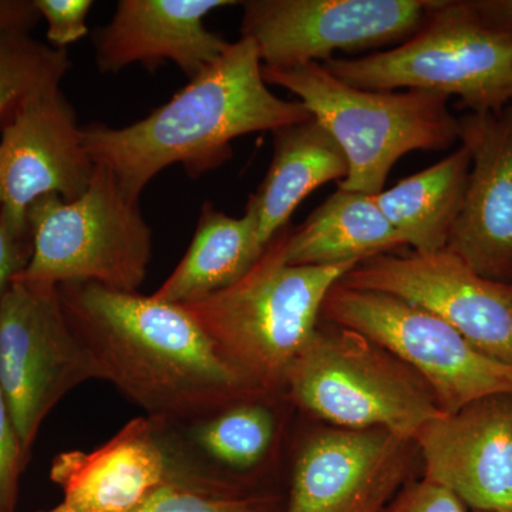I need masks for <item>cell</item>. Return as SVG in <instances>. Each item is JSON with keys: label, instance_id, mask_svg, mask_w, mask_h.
I'll return each instance as SVG.
<instances>
[{"label": "cell", "instance_id": "cell-1", "mask_svg": "<svg viewBox=\"0 0 512 512\" xmlns=\"http://www.w3.org/2000/svg\"><path fill=\"white\" fill-rule=\"evenodd\" d=\"M59 292L100 379L146 416L180 426L266 396L222 356L184 306L92 282L63 284Z\"/></svg>", "mask_w": 512, "mask_h": 512}, {"label": "cell", "instance_id": "cell-2", "mask_svg": "<svg viewBox=\"0 0 512 512\" xmlns=\"http://www.w3.org/2000/svg\"><path fill=\"white\" fill-rule=\"evenodd\" d=\"M312 117L301 101L269 90L255 43L241 37L144 119L121 128L93 124L82 128V138L94 165L111 171L138 200L165 168L180 164L200 177L227 163L235 138Z\"/></svg>", "mask_w": 512, "mask_h": 512}, {"label": "cell", "instance_id": "cell-3", "mask_svg": "<svg viewBox=\"0 0 512 512\" xmlns=\"http://www.w3.org/2000/svg\"><path fill=\"white\" fill-rule=\"evenodd\" d=\"M276 234L247 275L187 303L222 356L266 394H284L286 373L319 328L326 296L357 264L291 265Z\"/></svg>", "mask_w": 512, "mask_h": 512}, {"label": "cell", "instance_id": "cell-4", "mask_svg": "<svg viewBox=\"0 0 512 512\" xmlns=\"http://www.w3.org/2000/svg\"><path fill=\"white\" fill-rule=\"evenodd\" d=\"M268 84L298 97L329 131L349 163L339 188L376 195L394 164L412 151H443L458 141V119L444 94L406 90L372 92L342 82L322 63L268 67Z\"/></svg>", "mask_w": 512, "mask_h": 512}, {"label": "cell", "instance_id": "cell-5", "mask_svg": "<svg viewBox=\"0 0 512 512\" xmlns=\"http://www.w3.org/2000/svg\"><path fill=\"white\" fill-rule=\"evenodd\" d=\"M322 64L357 89L457 96L468 113L512 101V33L487 25L468 0H439L417 33L393 49Z\"/></svg>", "mask_w": 512, "mask_h": 512}, {"label": "cell", "instance_id": "cell-6", "mask_svg": "<svg viewBox=\"0 0 512 512\" xmlns=\"http://www.w3.org/2000/svg\"><path fill=\"white\" fill-rule=\"evenodd\" d=\"M284 396L332 427L386 429L413 440L443 414L412 367L379 343L336 325L319 326L293 360Z\"/></svg>", "mask_w": 512, "mask_h": 512}, {"label": "cell", "instance_id": "cell-7", "mask_svg": "<svg viewBox=\"0 0 512 512\" xmlns=\"http://www.w3.org/2000/svg\"><path fill=\"white\" fill-rule=\"evenodd\" d=\"M32 258L19 278L60 286L92 282L137 292L153 256V232L116 175L96 165L87 190L73 201L49 194L28 210Z\"/></svg>", "mask_w": 512, "mask_h": 512}, {"label": "cell", "instance_id": "cell-8", "mask_svg": "<svg viewBox=\"0 0 512 512\" xmlns=\"http://www.w3.org/2000/svg\"><path fill=\"white\" fill-rule=\"evenodd\" d=\"M320 318L355 330L412 367L433 390L443 414L484 397L512 394V365L485 355L444 320L397 296L338 282Z\"/></svg>", "mask_w": 512, "mask_h": 512}, {"label": "cell", "instance_id": "cell-9", "mask_svg": "<svg viewBox=\"0 0 512 512\" xmlns=\"http://www.w3.org/2000/svg\"><path fill=\"white\" fill-rule=\"evenodd\" d=\"M101 380L64 313L59 286L16 278L0 299V384L29 457L43 421L63 397Z\"/></svg>", "mask_w": 512, "mask_h": 512}, {"label": "cell", "instance_id": "cell-10", "mask_svg": "<svg viewBox=\"0 0 512 512\" xmlns=\"http://www.w3.org/2000/svg\"><path fill=\"white\" fill-rule=\"evenodd\" d=\"M439 0H249L241 2V37L268 67L325 63L338 50L406 42Z\"/></svg>", "mask_w": 512, "mask_h": 512}, {"label": "cell", "instance_id": "cell-11", "mask_svg": "<svg viewBox=\"0 0 512 512\" xmlns=\"http://www.w3.org/2000/svg\"><path fill=\"white\" fill-rule=\"evenodd\" d=\"M417 461L416 441L386 429L313 431L296 453L282 512H383Z\"/></svg>", "mask_w": 512, "mask_h": 512}, {"label": "cell", "instance_id": "cell-12", "mask_svg": "<svg viewBox=\"0 0 512 512\" xmlns=\"http://www.w3.org/2000/svg\"><path fill=\"white\" fill-rule=\"evenodd\" d=\"M340 282L412 302L485 355L512 365V285L483 278L446 249L377 255L357 264Z\"/></svg>", "mask_w": 512, "mask_h": 512}, {"label": "cell", "instance_id": "cell-13", "mask_svg": "<svg viewBox=\"0 0 512 512\" xmlns=\"http://www.w3.org/2000/svg\"><path fill=\"white\" fill-rule=\"evenodd\" d=\"M6 120L0 133V212L16 232L30 235V205L49 194L76 200L96 165L60 84L32 94Z\"/></svg>", "mask_w": 512, "mask_h": 512}, {"label": "cell", "instance_id": "cell-14", "mask_svg": "<svg viewBox=\"0 0 512 512\" xmlns=\"http://www.w3.org/2000/svg\"><path fill=\"white\" fill-rule=\"evenodd\" d=\"M201 470L174 424L138 417L99 448L59 454L50 478L62 503L37 512H131L168 481Z\"/></svg>", "mask_w": 512, "mask_h": 512}, {"label": "cell", "instance_id": "cell-15", "mask_svg": "<svg viewBox=\"0 0 512 512\" xmlns=\"http://www.w3.org/2000/svg\"><path fill=\"white\" fill-rule=\"evenodd\" d=\"M423 478L470 512H512V394L441 414L414 437Z\"/></svg>", "mask_w": 512, "mask_h": 512}, {"label": "cell", "instance_id": "cell-16", "mask_svg": "<svg viewBox=\"0 0 512 512\" xmlns=\"http://www.w3.org/2000/svg\"><path fill=\"white\" fill-rule=\"evenodd\" d=\"M458 141L471 168L446 251L483 278L512 285V104L464 114Z\"/></svg>", "mask_w": 512, "mask_h": 512}, {"label": "cell", "instance_id": "cell-17", "mask_svg": "<svg viewBox=\"0 0 512 512\" xmlns=\"http://www.w3.org/2000/svg\"><path fill=\"white\" fill-rule=\"evenodd\" d=\"M235 0H120L110 23L97 30L96 64L119 73L131 64L174 63L190 79L214 63L229 42L205 26L214 10Z\"/></svg>", "mask_w": 512, "mask_h": 512}, {"label": "cell", "instance_id": "cell-18", "mask_svg": "<svg viewBox=\"0 0 512 512\" xmlns=\"http://www.w3.org/2000/svg\"><path fill=\"white\" fill-rule=\"evenodd\" d=\"M274 156L264 181L249 197L265 245L289 225L293 211L311 192L345 180L349 163L342 148L315 117L278 128Z\"/></svg>", "mask_w": 512, "mask_h": 512}, {"label": "cell", "instance_id": "cell-19", "mask_svg": "<svg viewBox=\"0 0 512 512\" xmlns=\"http://www.w3.org/2000/svg\"><path fill=\"white\" fill-rule=\"evenodd\" d=\"M284 394L242 400L192 423L180 424L185 448L205 470L262 490L258 477L274 458L281 436L275 403Z\"/></svg>", "mask_w": 512, "mask_h": 512}, {"label": "cell", "instance_id": "cell-20", "mask_svg": "<svg viewBox=\"0 0 512 512\" xmlns=\"http://www.w3.org/2000/svg\"><path fill=\"white\" fill-rule=\"evenodd\" d=\"M402 247L373 195L339 188L302 225L289 228L285 256L291 265L360 264Z\"/></svg>", "mask_w": 512, "mask_h": 512}, {"label": "cell", "instance_id": "cell-21", "mask_svg": "<svg viewBox=\"0 0 512 512\" xmlns=\"http://www.w3.org/2000/svg\"><path fill=\"white\" fill-rule=\"evenodd\" d=\"M266 247L251 207L247 205L241 218H232L207 202L190 248L153 296L175 305L210 296L247 275Z\"/></svg>", "mask_w": 512, "mask_h": 512}, {"label": "cell", "instance_id": "cell-22", "mask_svg": "<svg viewBox=\"0 0 512 512\" xmlns=\"http://www.w3.org/2000/svg\"><path fill=\"white\" fill-rule=\"evenodd\" d=\"M470 168V153L460 146L426 170L373 195L386 220L413 252L433 254L447 248Z\"/></svg>", "mask_w": 512, "mask_h": 512}, {"label": "cell", "instance_id": "cell-23", "mask_svg": "<svg viewBox=\"0 0 512 512\" xmlns=\"http://www.w3.org/2000/svg\"><path fill=\"white\" fill-rule=\"evenodd\" d=\"M281 495L248 488L207 470L174 478L131 512H279Z\"/></svg>", "mask_w": 512, "mask_h": 512}, {"label": "cell", "instance_id": "cell-24", "mask_svg": "<svg viewBox=\"0 0 512 512\" xmlns=\"http://www.w3.org/2000/svg\"><path fill=\"white\" fill-rule=\"evenodd\" d=\"M70 67L66 50L45 45L26 30L0 33V121L32 94L62 83Z\"/></svg>", "mask_w": 512, "mask_h": 512}, {"label": "cell", "instance_id": "cell-25", "mask_svg": "<svg viewBox=\"0 0 512 512\" xmlns=\"http://www.w3.org/2000/svg\"><path fill=\"white\" fill-rule=\"evenodd\" d=\"M26 458L0 384V512L15 511Z\"/></svg>", "mask_w": 512, "mask_h": 512}, {"label": "cell", "instance_id": "cell-26", "mask_svg": "<svg viewBox=\"0 0 512 512\" xmlns=\"http://www.w3.org/2000/svg\"><path fill=\"white\" fill-rule=\"evenodd\" d=\"M35 5L40 18L46 20V37L55 49L64 50L89 33L86 19L92 0H35Z\"/></svg>", "mask_w": 512, "mask_h": 512}, {"label": "cell", "instance_id": "cell-27", "mask_svg": "<svg viewBox=\"0 0 512 512\" xmlns=\"http://www.w3.org/2000/svg\"><path fill=\"white\" fill-rule=\"evenodd\" d=\"M383 512H470L446 488L426 478L410 481Z\"/></svg>", "mask_w": 512, "mask_h": 512}, {"label": "cell", "instance_id": "cell-28", "mask_svg": "<svg viewBox=\"0 0 512 512\" xmlns=\"http://www.w3.org/2000/svg\"><path fill=\"white\" fill-rule=\"evenodd\" d=\"M32 238L10 227L0 212V299L10 284L29 265L32 258Z\"/></svg>", "mask_w": 512, "mask_h": 512}, {"label": "cell", "instance_id": "cell-29", "mask_svg": "<svg viewBox=\"0 0 512 512\" xmlns=\"http://www.w3.org/2000/svg\"><path fill=\"white\" fill-rule=\"evenodd\" d=\"M39 19L35 0H0V33L10 30L29 32Z\"/></svg>", "mask_w": 512, "mask_h": 512}, {"label": "cell", "instance_id": "cell-30", "mask_svg": "<svg viewBox=\"0 0 512 512\" xmlns=\"http://www.w3.org/2000/svg\"><path fill=\"white\" fill-rule=\"evenodd\" d=\"M478 18L495 29L512 33V0H468Z\"/></svg>", "mask_w": 512, "mask_h": 512}]
</instances>
